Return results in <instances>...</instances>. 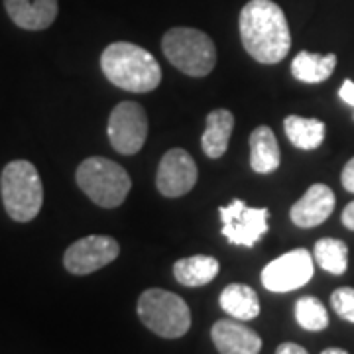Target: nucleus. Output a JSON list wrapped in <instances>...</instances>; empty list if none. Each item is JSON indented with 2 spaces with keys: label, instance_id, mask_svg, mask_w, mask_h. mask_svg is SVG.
Returning a JSON list of instances; mask_svg holds the SVG:
<instances>
[{
  "label": "nucleus",
  "instance_id": "1",
  "mask_svg": "<svg viewBox=\"0 0 354 354\" xmlns=\"http://www.w3.org/2000/svg\"><path fill=\"white\" fill-rule=\"evenodd\" d=\"M244 50L258 64L274 65L286 59L291 48L288 18L274 0H250L239 18Z\"/></svg>",
  "mask_w": 354,
  "mask_h": 354
},
{
  "label": "nucleus",
  "instance_id": "2",
  "mask_svg": "<svg viewBox=\"0 0 354 354\" xmlns=\"http://www.w3.org/2000/svg\"><path fill=\"white\" fill-rule=\"evenodd\" d=\"M104 77L128 93H150L162 81V67L152 53L130 41H114L101 55Z\"/></svg>",
  "mask_w": 354,
  "mask_h": 354
},
{
  "label": "nucleus",
  "instance_id": "3",
  "mask_svg": "<svg viewBox=\"0 0 354 354\" xmlns=\"http://www.w3.org/2000/svg\"><path fill=\"white\" fill-rule=\"evenodd\" d=\"M0 193L8 216L16 223H30L44 205V185L36 165L14 160L2 169Z\"/></svg>",
  "mask_w": 354,
  "mask_h": 354
},
{
  "label": "nucleus",
  "instance_id": "4",
  "mask_svg": "<svg viewBox=\"0 0 354 354\" xmlns=\"http://www.w3.org/2000/svg\"><path fill=\"white\" fill-rule=\"evenodd\" d=\"M75 179L81 191L102 209H116L122 205L132 187L127 169L101 156L83 160L77 167Z\"/></svg>",
  "mask_w": 354,
  "mask_h": 354
},
{
  "label": "nucleus",
  "instance_id": "5",
  "mask_svg": "<svg viewBox=\"0 0 354 354\" xmlns=\"http://www.w3.org/2000/svg\"><path fill=\"white\" fill-rule=\"evenodd\" d=\"M167 62L189 77L209 75L216 65L213 39L195 28H171L162 39Z\"/></svg>",
  "mask_w": 354,
  "mask_h": 354
},
{
  "label": "nucleus",
  "instance_id": "6",
  "mask_svg": "<svg viewBox=\"0 0 354 354\" xmlns=\"http://www.w3.org/2000/svg\"><path fill=\"white\" fill-rule=\"evenodd\" d=\"M140 321L162 339H179L191 327L187 304L171 291L146 290L138 299Z\"/></svg>",
  "mask_w": 354,
  "mask_h": 354
},
{
  "label": "nucleus",
  "instance_id": "7",
  "mask_svg": "<svg viewBox=\"0 0 354 354\" xmlns=\"http://www.w3.org/2000/svg\"><path fill=\"white\" fill-rule=\"evenodd\" d=\"M218 215L223 221V236L234 246L252 248L270 228V211L266 207H248L241 199H232L225 207H218Z\"/></svg>",
  "mask_w": 354,
  "mask_h": 354
},
{
  "label": "nucleus",
  "instance_id": "8",
  "mask_svg": "<svg viewBox=\"0 0 354 354\" xmlns=\"http://www.w3.org/2000/svg\"><path fill=\"white\" fill-rule=\"evenodd\" d=\"M106 134L111 146L122 156H134L142 150L148 136V116L144 106L134 101L118 102L109 116Z\"/></svg>",
  "mask_w": 354,
  "mask_h": 354
},
{
  "label": "nucleus",
  "instance_id": "9",
  "mask_svg": "<svg viewBox=\"0 0 354 354\" xmlns=\"http://www.w3.org/2000/svg\"><path fill=\"white\" fill-rule=\"evenodd\" d=\"M313 278V256L305 248L286 252L262 270V283L268 291L288 293L304 288Z\"/></svg>",
  "mask_w": 354,
  "mask_h": 354
},
{
  "label": "nucleus",
  "instance_id": "10",
  "mask_svg": "<svg viewBox=\"0 0 354 354\" xmlns=\"http://www.w3.org/2000/svg\"><path fill=\"white\" fill-rule=\"evenodd\" d=\"M120 254L118 242L111 236L91 234L73 242L64 254L65 270L73 276H87L114 262Z\"/></svg>",
  "mask_w": 354,
  "mask_h": 354
},
{
  "label": "nucleus",
  "instance_id": "11",
  "mask_svg": "<svg viewBox=\"0 0 354 354\" xmlns=\"http://www.w3.org/2000/svg\"><path fill=\"white\" fill-rule=\"evenodd\" d=\"M197 164L193 162L189 152L183 148H174L164 153L158 174H156V185L164 197L176 199L189 193L197 183Z\"/></svg>",
  "mask_w": 354,
  "mask_h": 354
},
{
  "label": "nucleus",
  "instance_id": "12",
  "mask_svg": "<svg viewBox=\"0 0 354 354\" xmlns=\"http://www.w3.org/2000/svg\"><path fill=\"white\" fill-rule=\"evenodd\" d=\"M335 211V193L325 183H315L291 207L290 218L299 228H315L323 225Z\"/></svg>",
  "mask_w": 354,
  "mask_h": 354
},
{
  "label": "nucleus",
  "instance_id": "13",
  "mask_svg": "<svg viewBox=\"0 0 354 354\" xmlns=\"http://www.w3.org/2000/svg\"><path fill=\"white\" fill-rule=\"evenodd\" d=\"M211 339L218 354H258L262 351L260 335L239 319H221L211 329Z\"/></svg>",
  "mask_w": 354,
  "mask_h": 354
},
{
  "label": "nucleus",
  "instance_id": "14",
  "mask_svg": "<svg viewBox=\"0 0 354 354\" xmlns=\"http://www.w3.org/2000/svg\"><path fill=\"white\" fill-rule=\"evenodd\" d=\"M4 8L14 24L24 30H46L59 12L57 0H4Z\"/></svg>",
  "mask_w": 354,
  "mask_h": 354
},
{
  "label": "nucleus",
  "instance_id": "15",
  "mask_svg": "<svg viewBox=\"0 0 354 354\" xmlns=\"http://www.w3.org/2000/svg\"><path fill=\"white\" fill-rule=\"evenodd\" d=\"M234 130V116L227 109H216L207 116V127L201 136L203 152L211 160L223 158L228 150V140Z\"/></svg>",
  "mask_w": 354,
  "mask_h": 354
},
{
  "label": "nucleus",
  "instance_id": "16",
  "mask_svg": "<svg viewBox=\"0 0 354 354\" xmlns=\"http://www.w3.org/2000/svg\"><path fill=\"white\" fill-rule=\"evenodd\" d=\"M278 138L270 127L254 128L250 134V165L256 174H274L279 167Z\"/></svg>",
  "mask_w": 354,
  "mask_h": 354
},
{
  "label": "nucleus",
  "instance_id": "17",
  "mask_svg": "<svg viewBox=\"0 0 354 354\" xmlns=\"http://www.w3.org/2000/svg\"><path fill=\"white\" fill-rule=\"evenodd\" d=\"M221 264L213 256H189V258H181L174 264V276L187 288H199L205 283H211L218 276Z\"/></svg>",
  "mask_w": 354,
  "mask_h": 354
},
{
  "label": "nucleus",
  "instance_id": "18",
  "mask_svg": "<svg viewBox=\"0 0 354 354\" xmlns=\"http://www.w3.org/2000/svg\"><path fill=\"white\" fill-rule=\"evenodd\" d=\"M218 304L225 313H228L232 319H239V321H252L260 315L258 293L244 283L227 286L218 297Z\"/></svg>",
  "mask_w": 354,
  "mask_h": 354
},
{
  "label": "nucleus",
  "instance_id": "19",
  "mask_svg": "<svg viewBox=\"0 0 354 354\" xmlns=\"http://www.w3.org/2000/svg\"><path fill=\"white\" fill-rule=\"evenodd\" d=\"M337 67V55H317L311 51H299L291 62V75L301 83H323Z\"/></svg>",
  "mask_w": 354,
  "mask_h": 354
},
{
  "label": "nucleus",
  "instance_id": "20",
  "mask_svg": "<svg viewBox=\"0 0 354 354\" xmlns=\"http://www.w3.org/2000/svg\"><path fill=\"white\" fill-rule=\"evenodd\" d=\"M283 130L291 144L299 150H315L325 140V122L317 118H304V116H288L283 120Z\"/></svg>",
  "mask_w": 354,
  "mask_h": 354
},
{
  "label": "nucleus",
  "instance_id": "21",
  "mask_svg": "<svg viewBox=\"0 0 354 354\" xmlns=\"http://www.w3.org/2000/svg\"><path fill=\"white\" fill-rule=\"evenodd\" d=\"M313 258L325 272L341 276L348 268V246L339 239H321L313 248Z\"/></svg>",
  "mask_w": 354,
  "mask_h": 354
},
{
  "label": "nucleus",
  "instance_id": "22",
  "mask_svg": "<svg viewBox=\"0 0 354 354\" xmlns=\"http://www.w3.org/2000/svg\"><path fill=\"white\" fill-rule=\"evenodd\" d=\"M295 319L299 323V327L305 330H325L329 327V313L327 307L321 304L313 295H305L299 297L295 304Z\"/></svg>",
  "mask_w": 354,
  "mask_h": 354
},
{
  "label": "nucleus",
  "instance_id": "23",
  "mask_svg": "<svg viewBox=\"0 0 354 354\" xmlns=\"http://www.w3.org/2000/svg\"><path fill=\"white\" fill-rule=\"evenodd\" d=\"M330 307L341 319L354 323V288H339L333 291Z\"/></svg>",
  "mask_w": 354,
  "mask_h": 354
},
{
  "label": "nucleus",
  "instance_id": "24",
  "mask_svg": "<svg viewBox=\"0 0 354 354\" xmlns=\"http://www.w3.org/2000/svg\"><path fill=\"white\" fill-rule=\"evenodd\" d=\"M342 187L348 191V193H354V158L353 160H348L346 165H344V169H342Z\"/></svg>",
  "mask_w": 354,
  "mask_h": 354
},
{
  "label": "nucleus",
  "instance_id": "25",
  "mask_svg": "<svg viewBox=\"0 0 354 354\" xmlns=\"http://www.w3.org/2000/svg\"><path fill=\"white\" fill-rule=\"evenodd\" d=\"M339 97H341L342 102H346V104L354 106V81L346 79V81L342 83L341 88H339Z\"/></svg>",
  "mask_w": 354,
  "mask_h": 354
},
{
  "label": "nucleus",
  "instance_id": "26",
  "mask_svg": "<svg viewBox=\"0 0 354 354\" xmlns=\"http://www.w3.org/2000/svg\"><path fill=\"white\" fill-rule=\"evenodd\" d=\"M276 354H309L304 346L295 344V342H281L278 346Z\"/></svg>",
  "mask_w": 354,
  "mask_h": 354
},
{
  "label": "nucleus",
  "instance_id": "27",
  "mask_svg": "<svg viewBox=\"0 0 354 354\" xmlns=\"http://www.w3.org/2000/svg\"><path fill=\"white\" fill-rule=\"evenodd\" d=\"M341 221H342V225L348 228V230H354V201L348 203V205L342 209Z\"/></svg>",
  "mask_w": 354,
  "mask_h": 354
},
{
  "label": "nucleus",
  "instance_id": "28",
  "mask_svg": "<svg viewBox=\"0 0 354 354\" xmlns=\"http://www.w3.org/2000/svg\"><path fill=\"white\" fill-rule=\"evenodd\" d=\"M321 354H348L346 351H342V348H325Z\"/></svg>",
  "mask_w": 354,
  "mask_h": 354
}]
</instances>
